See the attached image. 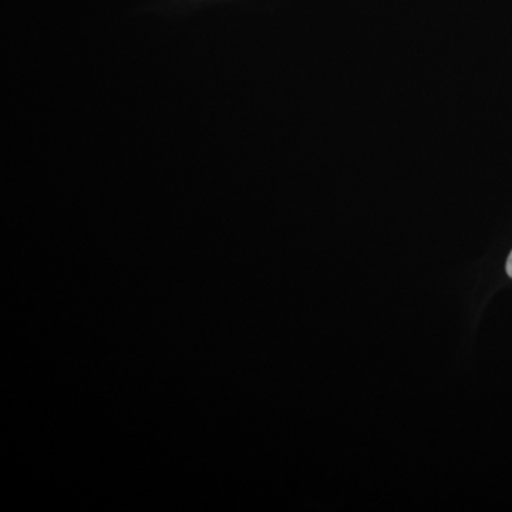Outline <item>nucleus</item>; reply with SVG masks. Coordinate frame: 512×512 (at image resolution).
Masks as SVG:
<instances>
[{"instance_id":"f257e3e1","label":"nucleus","mask_w":512,"mask_h":512,"mask_svg":"<svg viewBox=\"0 0 512 512\" xmlns=\"http://www.w3.org/2000/svg\"><path fill=\"white\" fill-rule=\"evenodd\" d=\"M507 274H508V276H511V278H512V251H511L510 256H508V259H507Z\"/></svg>"}]
</instances>
